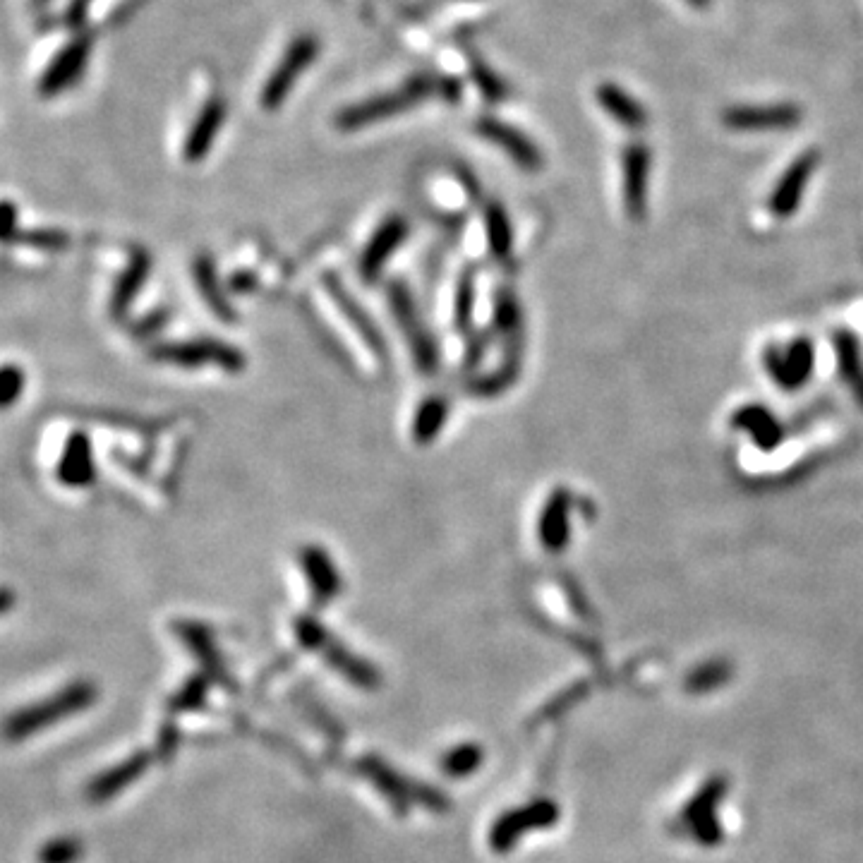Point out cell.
Returning a JSON list of instances; mask_svg holds the SVG:
<instances>
[{
    "label": "cell",
    "instance_id": "6da1fadb",
    "mask_svg": "<svg viewBox=\"0 0 863 863\" xmlns=\"http://www.w3.org/2000/svg\"><path fill=\"white\" fill-rule=\"evenodd\" d=\"M99 698V691L92 681H72L63 689L53 693L44 700L27 705V708L15 710L5 717L3 736L8 741H24L29 736L46 732L51 724L68 720L72 715H80Z\"/></svg>",
    "mask_w": 863,
    "mask_h": 863
},
{
    "label": "cell",
    "instance_id": "7a4b0ae2",
    "mask_svg": "<svg viewBox=\"0 0 863 863\" xmlns=\"http://www.w3.org/2000/svg\"><path fill=\"white\" fill-rule=\"evenodd\" d=\"M295 633H298V641L303 643L305 648L322 653L324 660L348 681H353L355 686H360V689H377L379 686L377 669H374L370 662L355 657L348 648H343L339 641H334V638L329 636V631H324L315 619H300L298 624H295Z\"/></svg>",
    "mask_w": 863,
    "mask_h": 863
},
{
    "label": "cell",
    "instance_id": "3957f363",
    "mask_svg": "<svg viewBox=\"0 0 863 863\" xmlns=\"http://www.w3.org/2000/svg\"><path fill=\"white\" fill-rule=\"evenodd\" d=\"M358 768L362 775L389 799V804L394 806L398 813H408V804L413 799L422 801V804L432 808V811H446V799L442 794L434 792L427 784H408L398 772L391 770L389 765L382 763L379 758L365 756L358 760Z\"/></svg>",
    "mask_w": 863,
    "mask_h": 863
},
{
    "label": "cell",
    "instance_id": "277c9868",
    "mask_svg": "<svg viewBox=\"0 0 863 863\" xmlns=\"http://www.w3.org/2000/svg\"><path fill=\"white\" fill-rule=\"evenodd\" d=\"M154 358L178 367H221L226 372H238L245 365L243 353L221 341L168 343L154 350Z\"/></svg>",
    "mask_w": 863,
    "mask_h": 863
},
{
    "label": "cell",
    "instance_id": "5b68a950",
    "mask_svg": "<svg viewBox=\"0 0 863 863\" xmlns=\"http://www.w3.org/2000/svg\"><path fill=\"white\" fill-rule=\"evenodd\" d=\"M559 818V808L552 801H535L523 808L504 813L490 830V847L494 852H509L514 844L521 840L525 832L549 828L554 820Z\"/></svg>",
    "mask_w": 863,
    "mask_h": 863
},
{
    "label": "cell",
    "instance_id": "8992f818",
    "mask_svg": "<svg viewBox=\"0 0 863 863\" xmlns=\"http://www.w3.org/2000/svg\"><path fill=\"white\" fill-rule=\"evenodd\" d=\"M801 120V108L794 104L734 106L724 111V125L734 130H782L794 128Z\"/></svg>",
    "mask_w": 863,
    "mask_h": 863
},
{
    "label": "cell",
    "instance_id": "52a82bcc",
    "mask_svg": "<svg viewBox=\"0 0 863 863\" xmlns=\"http://www.w3.org/2000/svg\"><path fill=\"white\" fill-rule=\"evenodd\" d=\"M149 763H152V753L147 751L132 753V756L120 760L118 765L104 770L101 775H96L94 780L89 782L87 799L92 801V804H104V801L113 799V796H118L123 789H128L132 782L140 780L144 772H147Z\"/></svg>",
    "mask_w": 863,
    "mask_h": 863
},
{
    "label": "cell",
    "instance_id": "ba28073f",
    "mask_svg": "<svg viewBox=\"0 0 863 863\" xmlns=\"http://www.w3.org/2000/svg\"><path fill=\"white\" fill-rule=\"evenodd\" d=\"M816 164H818V154L808 152L804 156H799V159L784 171L780 183L775 185V192H772L770 197L772 214L780 216V219H787V216L794 214V209L799 207L801 197H804L808 180H811L813 171H816Z\"/></svg>",
    "mask_w": 863,
    "mask_h": 863
},
{
    "label": "cell",
    "instance_id": "9c48e42d",
    "mask_svg": "<svg viewBox=\"0 0 863 863\" xmlns=\"http://www.w3.org/2000/svg\"><path fill=\"white\" fill-rule=\"evenodd\" d=\"M768 370L780 382L782 389H799L811 377L813 346L808 341H794L784 350H770L765 355Z\"/></svg>",
    "mask_w": 863,
    "mask_h": 863
},
{
    "label": "cell",
    "instance_id": "30bf717a",
    "mask_svg": "<svg viewBox=\"0 0 863 863\" xmlns=\"http://www.w3.org/2000/svg\"><path fill=\"white\" fill-rule=\"evenodd\" d=\"M391 305H394V312L398 322H401V329L406 331L410 350H413L418 367L422 372H432L434 365H437V350H434L427 331L420 327V319L415 315V307L410 303L408 293L403 291L401 286L391 288Z\"/></svg>",
    "mask_w": 863,
    "mask_h": 863
},
{
    "label": "cell",
    "instance_id": "8fae6325",
    "mask_svg": "<svg viewBox=\"0 0 863 863\" xmlns=\"http://www.w3.org/2000/svg\"><path fill=\"white\" fill-rule=\"evenodd\" d=\"M58 480L68 487H89L96 478L92 442L84 432L70 434L56 468Z\"/></svg>",
    "mask_w": 863,
    "mask_h": 863
},
{
    "label": "cell",
    "instance_id": "7c38bea8",
    "mask_svg": "<svg viewBox=\"0 0 863 863\" xmlns=\"http://www.w3.org/2000/svg\"><path fill=\"white\" fill-rule=\"evenodd\" d=\"M315 53H317V46L312 39L295 41V44L291 46V51L286 53V60H283L279 68H276L274 77H271L267 87H264V92H262L264 106L279 104V101L283 99V94H286L288 89L293 87L298 72L303 70L312 58H315Z\"/></svg>",
    "mask_w": 863,
    "mask_h": 863
},
{
    "label": "cell",
    "instance_id": "4fadbf2b",
    "mask_svg": "<svg viewBox=\"0 0 863 863\" xmlns=\"http://www.w3.org/2000/svg\"><path fill=\"white\" fill-rule=\"evenodd\" d=\"M84 63V51L80 44L60 48L58 53H51V60L34 70L36 75V89H41L44 94L60 92L63 87L75 80V75H80V68Z\"/></svg>",
    "mask_w": 863,
    "mask_h": 863
},
{
    "label": "cell",
    "instance_id": "5bb4252c",
    "mask_svg": "<svg viewBox=\"0 0 863 863\" xmlns=\"http://www.w3.org/2000/svg\"><path fill=\"white\" fill-rule=\"evenodd\" d=\"M300 564H303L307 573V581H310L317 605H329L341 590L339 571L331 564L329 554L319 547H307L300 552Z\"/></svg>",
    "mask_w": 863,
    "mask_h": 863
},
{
    "label": "cell",
    "instance_id": "9a60e30c",
    "mask_svg": "<svg viewBox=\"0 0 863 863\" xmlns=\"http://www.w3.org/2000/svg\"><path fill=\"white\" fill-rule=\"evenodd\" d=\"M650 154L643 144H633L624 154V197L631 216L641 219L645 209V187H648Z\"/></svg>",
    "mask_w": 863,
    "mask_h": 863
},
{
    "label": "cell",
    "instance_id": "2e32d148",
    "mask_svg": "<svg viewBox=\"0 0 863 863\" xmlns=\"http://www.w3.org/2000/svg\"><path fill=\"white\" fill-rule=\"evenodd\" d=\"M403 238H406V221L396 219V216L386 221L384 226L372 235L370 245H367L365 255L360 259V274L365 276V279H374L386 259L394 255L396 247L403 243Z\"/></svg>",
    "mask_w": 863,
    "mask_h": 863
},
{
    "label": "cell",
    "instance_id": "e0dca14e",
    "mask_svg": "<svg viewBox=\"0 0 863 863\" xmlns=\"http://www.w3.org/2000/svg\"><path fill=\"white\" fill-rule=\"evenodd\" d=\"M540 542L549 552H559L569 542V494L554 492L540 518Z\"/></svg>",
    "mask_w": 863,
    "mask_h": 863
},
{
    "label": "cell",
    "instance_id": "ac0fdd59",
    "mask_svg": "<svg viewBox=\"0 0 863 863\" xmlns=\"http://www.w3.org/2000/svg\"><path fill=\"white\" fill-rule=\"evenodd\" d=\"M597 99H600L602 108H605L609 116H612L614 120H619V123L626 125V128L638 130V128H643L645 120H648L643 106L638 104L636 99H631V96L626 94L624 89L614 87V84H602L600 92H597Z\"/></svg>",
    "mask_w": 863,
    "mask_h": 863
},
{
    "label": "cell",
    "instance_id": "d6986e66",
    "mask_svg": "<svg viewBox=\"0 0 863 863\" xmlns=\"http://www.w3.org/2000/svg\"><path fill=\"white\" fill-rule=\"evenodd\" d=\"M734 425L751 434L760 449H770V446H775L782 439V427L777 425V420L772 418L768 410H763L760 406L741 408L739 413H736Z\"/></svg>",
    "mask_w": 863,
    "mask_h": 863
},
{
    "label": "cell",
    "instance_id": "ffe728a7",
    "mask_svg": "<svg viewBox=\"0 0 863 863\" xmlns=\"http://www.w3.org/2000/svg\"><path fill=\"white\" fill-rule=\"evenodd\" d=\"M837 362H840L842 379L849 384V389L854 391V396L859 398L863 406V358L859 341L852 334L837 336Z\"/></svg>",
    "mask_w": 863,
    "mask_h": 863
},
{
    "label": "cell",
    "instance_id": "44dd1931",
    "mask_svg": "<svg viewBox=\"0 0 863 863\" xmlns=\"http://www.w3.org/2000/svg\"><path fill=\"white\" fill-rule=\"evenodd\" d=\"M147 271H149V259L144 255H137L130 262V267L125 269V274L120 276L116 283V291H113V300H111V310L113 315H123L125 310H128L132 300H135V295L140 293L144 279H147Z\"/></svg>",
    "mask_w": 863,
    "mask_h": 863
},
{
    "label": "cell",
    "instance_id": "7402d4cb",
    "mask_svg": "<svg viewBox=\"0 0 863 863\" xmlns=\"http://www.w3.org/2000/svg\"><path fill=\"white\" fill-rule=\"evenodd\" d=\"M485 132H487V137H490V140L502 144L506 152H509V156H514V159L521 166H525V168L540 166V152H537V149L528 140H525V137L518 135V132L504 128V125H494V123H487Z\"/></svg>",
    "mask_w": 863,
    "mask_h": 863
},
{
    "label": "cell",
    "instance_id": "603a6c76",
    "mask_svg": "<svg viewBox=\"0 0 863 863\" xmlns=\"http://www.w3.org/2000/svg\"><path fill=\"white\" fill-rule=\"evenodd\" d=\"M221 106L219 104H211L207 106V111L202 113V118H199V123L195 125V130L190 132V140L185 144V159L187 161H197L202 159L204 154H207L209 144L214 142L216 130H219L221 125Z\"/></svg>",
    "mask_w": 863,
    "mask_h": 863
},
{
    "label": "cell",
    "instance_id": "cb8c5ba5",
    "mask_svg": "<svg viewBox=\"0 0 863 863\" xmlns=\"http://www.w3.org/2000/svg\"><path fill=\"white\" fill-rule=\"evenodd\" d=\"M175 629H178V636L183 638L187 648H190L192 653H195L199 660L204 662V667H207L209 672L214 674V677H219L221 660H219V655H216V648H214V643H211L209 633L204 631L202 626L190 624V621H185V624H178Z\"/></svg>",
    "mask_w": 863,
    "mask_h": 863
},
{
    "label": "cell",
    "instance_id": "d4e9b609",
    "mask_svg": "<svg viewBox=\"0 0 863 863\" xmlns=\"http://www.w3.org/2000/svg\"><path fill=\"white\" fill-rule=\"evenodd\" d=\"M446 413H449V406H446L444 398H430V401L422 403L413 425V434L415 439H418V444H430L432 439L442 432Z\"/></svg>",
    "mask_w": 863,
    "mask_h": 863
},
{
    "label": "cell",
    "instance_id": "484cf974",
    "mask_svg": "<svg viewBox=\"0 0 863 863\" xmlns=\"http://www.w3.org/2000/svg\"><path fill=\"white\" fill-rule=\"evenodd\" d=\"M482 760H485V751L478 744H461L454 746L449 753L442 758V770L444 775L461 780V777L473 775L480 768Z\"/></svg>",
    "mask_w": 863,
    "mask_h": 863
},
{
    "label": "cell",
    "instance_id": "4316f807",
    "mask_svg": "<svg viewBox=\"0 0 863 863\" xmlns=\"http://www.w3.org/2000/svg\"><path fill=\"white\" fill-rule=\"evenodd\" d=\"M84 856V844L82 840L70 835H60L48 840L44 847L36 854L39 863H80Z\"/></svg>",
    "mask_w": 863,
    "mask_h": 863
},
{
    "label": "cell",
    "instance_id": "83f0119b",
    "mask_svg": "<svg viewBox=\"0 0 863 863\" xmlns=\"http://www.w3.org/2000/svg\"><path fill=\"white\" fill-rule=\"evenodd\" d=\"M209 691V679L207 677H192L185 681V686L171 698V710L173 712H190L202 708L204 700H207Z\"/></svg>",
    "mask_w": 863,
    "mask_h": 863
},
{
    "label": "cell",
    "instance_id": "f1b7e54d",
    "mask_svg": "<svg viewBox=\"0 0 863 863\" xmlns=\"http://www.w3.org/2000/svg\"><path fill=\"white\" fill-rule=\"evenodd\" d=\"M24 384H27V377H24L22 367L17 365L0 367V410L12 408L17 401H20V396L24 394Z\"/></svg>",
    "mask_w": 863,
    "mask_h": 863
},
{
    "label": "cell",
    "instance_id": "f546056e",
    "mask_svg": "<svg viewBox=\"0 0 863 863\" xmlns=\"http://www.w3.org/2000/svg\"><path fill=\"white\" fill-rule=\"evenodd\" d=\"M15 243H22L34 250H46V252H63L70 245V235L63 231H29L17 235Z\"/></svg>",
    "mask_w": 863,
    "mask_h": 863
},
{
    "label": "cell",
    "instance_id": "4dcf8cb0",
    "mask_svg": "<svg viewBox=\"0 0 863 863\" xmlns=\"http://www.w3.org/2000/svg\"><path fill=\"white\" fill-rule=\"evenodd\" d=\"M487 231H490V243H492L494 255L504 257L506 252H509L511 233H509V223H506V216L502 214V209H490Z\"/></svg>",
    "mask_w": 863,
    "mask_h": 863
},
{
    "label": "cell",
    "instance_id": "1f68e13d",
    "mask_svg": "<svg viewBox=\"0 0 863 863\" xmlns=\"http://www.w3.org/2000/svg\"><path fill=\"white\" fill-rule=\"evenodd\" d=\"M20 235L17 226V207L12 202H0V243H12Z\"/></svg>",
    "mask_w": 863,
    "mask_h": 863
},
{
    "label": "cell",
    "instance_id": "d6a6232c",
    "mask_svg": "<svg viewBox=\"0 0 863 863\" xmlns=\"http://www.w3.org/2000/svg\"><path fill=\"white\" fill-rule=\"evenodd\" d=\"M175 746H178V729H175V724H164V729H161L159 734V756L168 760L175 753Z\"/></svg>",
    "mask_w": 863,
    "mask_h": 863
},
{
    "label": "cell",
    "instance_id": "836d02e7",
    "mask_svg": "<svg viewBox=\"0 0 863 863\" xmlns=\"http://www.w3.org/2000/svg\"><path fill=\"white\" fill-rule=\"evenodd\" d=\"M15 607V593L10 588H0V617L8 614Z\"/></svg>",
    "mask_w": 863,
    "mask_h": 863
},
{
    "label": "cell",
    "instance_id": "e575fe53",
    "mask_svg": "<svg viewBox=\"0 0 863 863\" xmlns=\"http://www.w3.org/2000/svg\"><path fill=\"white\" fill-rule=\"evenodd\" d=\"M686 3L693 5V8H708L710 0H686Z\"/></svg>",
    "mask_w": 863,
    "mask_h": 863
}]
</instances>
